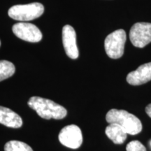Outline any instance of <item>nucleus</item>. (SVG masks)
I'll list each match as a JSON object with an SVG mask.
<instances>
[{"label": "nucleus", "instance_id": "nucleus-6", "mask_svg": "<svg viewBox=\"0 0 151 151\" xmlns=\"http://www.w3.org/2000/svg\"><path fill=\"white\" fill-rule=\"evenodd\" d=\"M58 138L63 146L71 149L78 148L83 143L82 132L76 124H70L62 128Z\"/></svg>", "mask_w": 151, "mask_h": 151}, {"label": "nucleus", "instance_id": "nucleus-15", "mask_svg": "<svg viewBox=\"0 0 151 151\" xmlns=\"http://www.w3.org/2000/svg\"><path fill=\"white\" fill-rule=\"evenodd\" d=\"M146 112L148 114V116L151 118V104H148L146 107Z\"/></svg>", "mask_w": 151, "mask_h": 151}, {"label": "nucleus", "instance_id": "nucleus-12", "mask_svg": "<svg viewBox=\"0 0 151 151\" xmlns=\"http://www.w3.org/2000/svg\"><path fill=\"white\" fill-rule=\"evenodd\" d=\"M16 67L12 62L0 60V81L10 78L15 73Z\"/></svg>", "mask_w": 151, "mask_h": 151}, {"label": "nucleus", "instance_id": "nucleus-1", "mask_svg": "<svg viewBox=\"0 0 151 151\" xmlns=\"http://www.w3.org/2000/svg\"><path fill=\"white\" fill-rule=\"evenodd\" d=\"M27 104L38 115L43 119L60 120L65 118L67 115V111L65 107L54 102L52 100L40 97H32Z\"/></svg>", "mask_w": 151, "mask_h": 151}, {"label": "nucleus", "instance_id": "nucleus-4", "mask_svg": "<svg viewBox=\"0 0 151 151\" xmlns=\"http://www.w3.org/2000/svg\"><path fill=\"white\" fill-rule=\"evenodd\" d=\"M126 42V32L123 29H118L107 36L104 41L107 55L112 59H118L123 55Z\"/></svg>", "mask_w": 151, "mask_h": 151}, {"label": "nucleus", "instance_id": "nucleus-16", "mask_svg": "<svg viewBox=\"0 0 151 151\" xmlns=\"http://www.w3.org/2000/svg\"><path fill=\"white\" fill-rule=\"evenodd\" d=\"M0 46H1V41H0Z\"/></svg>", "mask_w": 151, "mask_h": 151}, {"label": "nucleus", "instance_id": "nucleus-13", "mask_svg": "<svg viewBox=\"0 0 151 151\" xmlns=\"http://www.w3.org/2000/svg\"><path fill=\"white\" fill-rule=\"evenodd\" d=\"M4 151H33V150L27 143L13 140L6 143Z\"/></svg>", "mask_w": 151, "mask_h": 151}, {"label": "nucleus", "instance_id": "nucleus-14", "mask_svg": "<svg viewBox=\"0 0 151 151\" xmlns=\"http://www.w3.org/2000/svg\"><path fill=\"white\" fill-rule=\"evenodd\" d=\"M127 151H146V148L139 141H132L127 145Z\"/></svg>", "mask_w": 151, "mask_h": 151}, {"label": "nucleus", "instance_id": "nucleus-8", "mask_svg": "<svg viewBox=\"0 0 151 151\" xmlns=\"http://www.w3.org/2000/svg\"><path fill=\"white\" fill-rule=\"evenodd\" d=\"M62 42L67 56L71 59H77L79 52L76 44V34L71 25L64 26L62 29Z\"/></svg>", "mask_w": 151, "mask_h": 151}, {"label": "nucleus", "instance_id": "nucleus-3", "mask_svg": "<svg viewBox=\"0 0 151 151\" xmlns=\"http://www.w3.org/2000/svg\"><path fill=\"white\" fill-rule=\"evenodd\" d=\"M44 12V7L41 3L15 5L9 9V16L18 21H30L39 18Z\"/></svg>", "mask_w": 151, "mask_h": 151}, {"label": "nucleus", "instance_id": "nucleus-2", "mask_svg": "<svg viewBox=\"0 0 151 151\" xmlns=\"http://www.w3.org/2000/svg\"><path fill=\"white\" fill-rule=\"evenodd\" d=\"M106 120L109 124H118L125 130L128 134L136 135L142 130L141 120L134 115L124 110L111 109L107 113Z\"/></svg>", "mask_w": 151, "mask_h": 151}, {"label": "nucleus", "instance_id": "nucleus-11", "mask_svg": "<svg viewBox=\"0 0 151 151\" xmlns=\"http://www.w3.org/2000/svg\"><path fill=\"white\" fill-rule=\"evenodd\" d=\"M105 133L115 144H122L125 141L128 134L121 126L115 123L109 124L106 128Z\"/></svg>", "mask_w": 151, "mask_h": 151}, {"label": "nucleus", "instance_id": "nucleus-7", "mask_svg": "<svg viewBox=\"0 0 151 151\" xmlns=\"http://www.w3.org/2000/svg\"><path fill=\"white\" fill-rule=\"evenodd\" d=\"M13 32L19 39L32 43H37L42 39V33L37 26L28 22H18L12 27Z\"/></svg>", "mask_w": 151, "mask_h": 151}, {"label": "nucleus", "instance_id": "nucleus-9", "mask_svg": "<svg viewBox=\"0 0 151 151\" xmlns=\"http://www.w3.org/2000/svg\"><path fill=\"white\" fill-rule=\"evenodd\" d=\"M151 80V62L138 67L137 70L130 72L127 76V83L132 86L146 83Z\"/></svg>", "mask_w": 151, "mask_h": 151}, {"label": "nucleus", "instance_id": "nucleus-5", "mask_svg": "<svg viewBox=\"0 0 151 151\" xmlns=\"http://www.w3.org/2000/svg\"><path fill=\"white\" fill-rule=\"evenodd\" d=\"M129 39L135 47L143 48L147 46L151 42V23H135L130 29Z\"/></svg>", "mask_w": 151, "mask_h": 151}, {"label": "nucleus", "instance_id": "nucleus-10", "mask_svg": "<svg viewBox=\"0 0 151 151\" xmlns=\"http://www.w3.org/2000/svg\"><path fill=\"white\" fill-rule=\"evenodd\" d=\"M0 124L11 128H20L22 125L21 117L10 109L0 106Z\"/></svg>", "mask_w": 151, "mask_h": 151}]
</instances>
